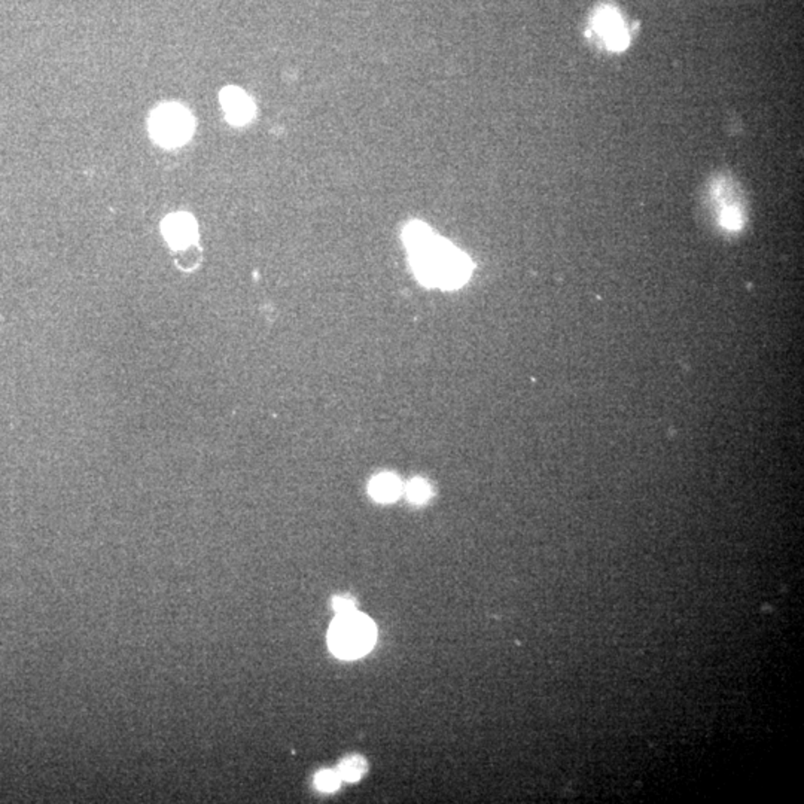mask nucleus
I'll return each mask as SVG.
<instances>
[{
    "instance_id": "f257e3e1",
    "label": "nucleus",
    "mask_w": 804,
    "mask_h": 804,
    "mask_svg": "<svg viewBox=\"0 0 804 804\" xmlns=\"http://www.w3.org/2000/svg\"><path fill=\"white\" fill-rule=\"evenodd\" d=\"M402 240L415 276L424 285L458 290L471 277L474 264L460 249L440 237L422 221L406 225Z\"/></svg>"
},
{
    "instance_id": "f03ea898",
    "label": "nucleus",
    "mask_w": 804,
    "mask_h": 804,
    "mask_svg": "<svg viewBox=\"0 0 804 804\" xmlns=\"http://www.w3.org/2000/svg\"><path fill=\"white\" fill-rule=\"evenodd\" d=\"M328 642L329 648L337 657L344 660L362 657L374 647L376 626L367 615L356 611L337 615L329 629Z\"/></svg>"
},
{
    "instance_id": "7ed1b4c3",
    "label": "nucleus",
    "mask_w": 804,
    "mask_h": 804,
    "mask_svg": "<svg viewBox=\"0 0 804 804\" xmlns=\"http://www.w3.org/2000/svg\"><path fill=\"white\" fill-rule=\"evenodd\" d=\"M195 121L188 109L181 104L167 103L152 112L149 131L163 147H181L194 133Z\"/></svg>"
},
{
    "instance_id": "20e7f679",
    "label": "nucleus",
    "mask_w": 804,
    "mask_h": 804,
    "mask_svg": "<svg viewBox=\"0 0 804 804\" xmlns=\"http://www.w3.org/2000/svg\"><path fill=\"white\" fill-rule=\"evenodd\" d=\"M592 29L610 51L621 52L630 45V33L614 6H601L594 13Z\"/></svg>"
},
{
    "instance_id": "39448f33",
    "label": "nucleus",
    "mask_w": 804,
    "mask_h": 804,
    "mask_svg": "<svg viewBox=\"0 0 804 804\" xmlns=\"http://www.w3.org/2000/svg\"><path fill=\"white\" fill-rule=\"evenodd\" d=\"M225 117L233 126H245L255 115V104L251 97L237 87H227L221 93Z\"/></svg>"
},
{
    "instance_id": "423d86ee",
    "label": "nucleus",
    "mask_w": 804,
    "mask_h": 804,
    "mask_svg": "<svg viewBox=\"0 0 804 804\" xmlns=\"http://www.w3.org/2000/svg\"><path fill=\"white\" fill-rule=\"evenodd\" d=\"M163 234L174 249L188 246L197 238V222L188 213H174L163 222Z\"/></svg>"
},
{
    "instance_id": "0eeeda50",
    "label": "nucleus",
    "mask_w": 804,
    "mask_h": 804,
    "mask_svg": "<svg viewBox=\"0 0 804 804\" xmlns=\"http://www.w3.org/2000/svg\"><path fill=\"white\" fill-rule=\"evenodd\" d=\"M372 499L377 502H394L402 495V483L398 477L389 472H383L372 478L368 487Z\"/></svg>"
},
{
    "instance_id": "6e6552de",
    "label": "nucleus",
    "mask_w": 804,
    "mask_h": 804,
    "mask_svg": "<svg viewBox=\"0 0 804 804\" xmlns=\"http://www.w3.org/2000/svg\"><path fill=\"white\" fill-rule=\"evenodd\" d=\"M367 769V761L363 760L362 757H359V755H351V757L344 758L340 763L337 772L342 781L356 782V781L362 778Z\"/></svg>"
},
{
    "instance_id": "1a4fd4ad",
    "label": "nucleus",
    "mask_w": 804,
    "mask_h": 804,
    "mask_svg": "<svg viewBox=\"0 0 804 804\" xmlns=\"http://www.w3.org/2000/svg\"><path fill=\"white\" fill-rule=\"evenodd\" d=\"M174 260H176V264L182 270H194L200 264V261H201V249L195 243H191L188 246L179 247V249H176Z\"/></svg>"
},
{
    "instance_id": "9d476101",
    "label": "nucleus",
    "mask_w": 804,
    "mask_h": 804,
    "mask_svg": "<svg viewBox=\"0 0 804 804\" xmlns=\"http://www.w3.org/2000/svg\"><path fill=\"white\" fill-rule=\"evenodd\" d=\"M406 497L413 504H424L431 497V486L422 478L411 480L406 487Z\"/></svg>"
},
{
    "instance_id": "9b49d317",
    "label": "nucleus",
    "mask_w": 804,
    "mask_h": 804,
    "mask_svg": "<svg viewBox=\"0 0 804 804\" xmlns=\"http://www.w3.org/2000/svg\"><path fill=\"white\" fill-rule=\"evenodd\" d=\"M340 783H342V778H340L338 772H334V770H322V772L316 774L315 785L320 791H335L340 787Z\"/></svg>"
},
{
    "instance_id": "f8f14e48",
    "label": "nucleus",
    "mask_w": 804,
    "mask_h": 804,
    "mask_svg": "<svg viewBox=\"0 0 804 804\" xmlns=\"http://www.w3.org/2000/svg\"><path fill=\"white\" fill-rule=\"evenodd\" d=\"M719 222L726 228L739 229L742 227V218H740L739 210L736 208L724 209L721 218H719Z\"/></svg>"
},
{
    "instance_id": "ddd939ff",
    "label": "nucleus",
    "mask_w": 804,
    "mask_h": 804,
    "mask_svg": "<svg viewBox=\"0 0 804 804\" xmlns=\"http://www.w3.org/2000/svg\"><path fill=\"white\" fill-rule=\"evenodd\" d=\"M333 608L337 615L351 614L356 611V601L351 596H337L333 599Z\"/></svg>"
}]
</instances>
